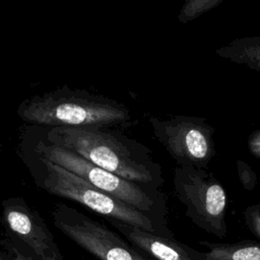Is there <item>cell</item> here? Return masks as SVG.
I'll return each instance as SVG.
<instances>
[{
  "label": "cell",
  "mask_w": 260,
  "mask_h": 260,
  "mask_svg": "<svg viewBox=\"0 0 260 260\" xmlns=\"http://www.w3.org/2000/svg\"><path fill=\"white\" fill-rule=\"evenodd\" d=\"M109 221L133 247L154 260H206L202 252L177 241L174 237L150 233L114 219Z\"/></svg>",
  "instance_id": "9c48e42d"
},
{
  "label": "cell",
  "mask_w": 260,
  "mask_h": 260,
  "mask_svg": "<svg viewBox=\"0 0 260 260\" xmlns=\"http://www.w3.org/2000/svg\"><path fill=\"white\" fill-rule=\"evenodd\" d=\"M52 217L59 231L100 260H148L106 225L65 203L55 205Z\"/></svg>",
  "instance_id": "52a82bcc"
},
{
  "label": "cell",
  "mask_w": 260,
  "mask_h": 260,
  "mask_svg": "<svg viewBox=\"0 0 260 260\" xmlns=\"http://www.w3.org/2000/svg\"><path fill=\"white\" fill-rule=\"evenodd\" d=\"M1 151H2V147H1V145H0V154H1Z\"/></svg>",
  "instance_id": "ac0fdd59"
},
{
  "label": "cell",
  "mask_w": 260,
  "mask_h": 260,
  "mask_svg": "<svg viewBox=\"0 0 260 260\" xmlns=\"http://www.w3.org/2000/svg\"><path fill=\"white\" fill-rule=\"evenodd\" d=\"M17 154L36 186L51 195L77 202L108 219L118 220L165 237H173L167 226L160 225L145 213L41 156L20 139H18Z\"/></svg>",
  "instance_id": "3957f363"
},
{
  "label": "cell",
  "mask_w": 260,
  "mask_h": 260,
  "mask_svg": "<svg viewBox=\"0 0 260 260\" xmlns=\"http://www.w3.org/2000/svg\"><path fill=\"white\" fill-rule=\"evenodd\" d=\"M222 0H186L178 15V20L182 23H187L201 14L215 8Z\"/></svg>",
  "instance_id": "7c38bea8"
},
{
  "label": "cell",
  "mask_w": 260,
  "mask_h": 260,
  "mask_svg": "<svg viewBox=\"0 0 260 260\" xmlns=\"http://www.w3.org/2000/svg\"><path fill=\"white\" fill-rule=\"evenodd\" d=\"M248 148L254 156L260 157V129H257L249 136Z\"/></svg>",
  "instance_id": "2e32d148"
},
{
  "label": "cell",
  "mask_w": 260,
  "mask_h": 260,
  "mask_svg": "<svg viewBox=\"0 0 260 260\" xmlns=\"http://www.w3.org/2000/svg\"><path fill=\"white\" fill-rule=\"evenodd\" d=\"M0 260H10L9 254L6 251H0Z\"/></svg>",
  "instance_id": "e0dca14e"
},
{
  "label": "cell",
  "mask_w": 260,
  "mask_h": 260,
  "mask_svg": "<svg viewBox=\"0 0 260 260\" xmlns=\"http://www.w3.org/2000/svg\"><path fill=\"white\" fill-rule=\"evenodd\" d=\"M154 137L179 167L206 169L215 155V129L206 120L194 116H172L169 119L150 117Z\"/></svg>",
  "instance_id": "8992f818"
},
{
  "label": "cell",
  "mask_w": 260,
  "mask_h": 260,
  "mask_svg": "<svg viewBox=\"0 0 260 260\" xmlns=\"http://www.w3.org/2000/svg\"><path fill=\"white\" fill-rule=\"evenodd\" d=\"M236 166L240 182L243 185L244 189L248 191L253 190L257 183V175L255 171L246 161L240 159L237 161Z\"/></svg>",
  "instance_id": "9a60e30c"
},
{
  "label": "cell",
  "mask_w": 260,
  "mask_h": 260,
  "mask_svg": "<svg viewBox=\"0 0 260 260\" xmlns=\"http://www.w3.org/2000/svg\"><path fill=\"white\" fill-rule=\"evenodd\" d=\"M174 190L185 206L186 215L201 230L218 238L228 233L226 193L219 181L205 169H174Z\"/></svg>",
  "instance_id": "5b68a950"
},
{
  "label": "cell",
  "mask_w": 260,
  "mask_h": 260,
  "mask_svg": "<svg viewBox=\"0 0 260 260\" xmlns=\"http://www.w3.org/2000/svg\"><path fill=\"white\" fill-rule=\"evenodd\" d=\"M215 54L233 63L260 72V36L236 39L217 48Z\"/></svg>",
  "instance_id": "30bf717a"
},
{
  "label": "cell",
  "mask_w": 260,
  "mask_h": 260,
  "mask_svg": "<svg viewBox=\"0 0 260 260\" xmlns=\"http://www.w3.org/2000/svg\"><path fill=\"white\" fill-rule=\"evenodd\" d=\"M208 251L202 252L206 260H260V241L244 240L234 244L200 242Z\"/></svg>",
  "instance_id": "8fae6325"
},
{
  "label": "cell",
  "mask_w": 260,
  "mask_h": 260,
  "mask_svg": "<svg viewBox=\"0 0 260 260\" xmlns=\"http://www.w3.org/2000/svg\"><path fill=\"white\" fill-rule=\"evenodd\" d=\"M16 115L27 125L66 128L125 129L130 110L111 98L67 85L23 100Z\"/></svg>",
  "instance_id": "7a4b0ae2"
},
{
  "label": "cell",
  "mask_w": 260,
  "mask_h": 260,
  "mask_svg": "<svg viewBox=\"0 0 260 260\" xmlns=\"http://www.w3.org/2000/svg\"><path fill=\"white\" fill-rule=\"evenodd\" d=\"M34 127L50 143L127 181L156 189L164 183L161 167L153 160L151 150L118 129Z\"/></svg>",
  "instance_id": "6da1fadb"
},
{
  "label": "cell",
  "mask_w": 260,
  "mask_h": 260,
  "mask_svg": "<svg viewBox=\"0 0 260 260\" xmlns=\"http://www.w3.org/2000/svg\"><path fill=\"white\" fill-rule=\"evenodd\" d=\"M244 219L249 231L260 240V204L248 206L244 212Z\"/></svg>",
  "instance_id": "5bb4252c"
},
{
  "label": "cell",
  "mask_w": 260,
  "mask_h": 260,
  "mask_svg": "<svg viewBox=\"0 0 260 260\" xmlns=\"http://www.w3.org/2000/svg\"><path fill=\"white\" fill-rule=\"evenodd\" d=\"M0 245L5 248V251L9 254L10 260H36L31 255L25 253V246L12 236L1 240Z\"/></svg>",
  "instance_id": "4fadbf2b"
},
{
  "label": "cell",
  "mask_w": 260,
  "mask_h": 260,
  "mask_svg": "<svg viewBox=\"0 0 260 260\" xmlns=\"http://www.w3.org/2000/svg\"><path fill=\"white\" fill-rule=\"evenodd\" d=\"M2 221L10 236L21 242L39 260H63L53 234L38 210L21 196L4 199Z\"/></svg>",
  "instance_id": "ba28073f"
},
{
  "label": "cell",
  "mask_w": 260,
  "mask_h": 260,
  "mask_svg": "<svg viewBox=\"0 0 260 260\" xmlns=\"http://www.w3.org/2000/svg\"><path fill=\"white\" fill-rule=\"evenodd\" d=\"M19 139L41 156L145 213L160 225L167 226L166 196L159 189L127 181L70 150L50 143L36 131L32 125H25L21 128Z\"/></svg>",
  "instance_id": "277c9868"
}]
</instances>
